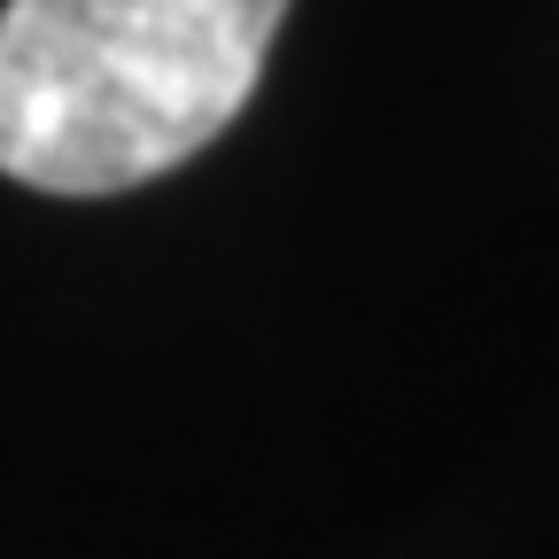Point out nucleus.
Listing matches in <instances>:
<instances>
[{"instance_id":"obj_1","label":"nucleus","mask_w":559,"mask_h":559,"mask_svg":"<svg viewBox=\"0 0 559 559\" xmlns=\"http://www.w3.org/2000/svg\"><path fill=\"white\" fill-rule=\"evenodd\" d=\"M288 0H9L0 171L39 194H124L218 140Z\"/></svg>"}]
</instances>
